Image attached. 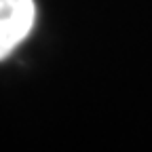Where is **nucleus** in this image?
Returning <instances> with one entry per match:
<instances>
[{"label": "nucleus", "instance_id": "1", "mask_svg": "<svg viewBox=\"0 0 152 152\" xmlns=\"http://www.w3.org/2000/svg\"><path fill=\"white\" fill-rule=\"evenodd\" d=\"M34 0H0V59L11 55L34 28Z\"/></svg>", "mask_w": 152, "mask_h": 152}]
</instances>
